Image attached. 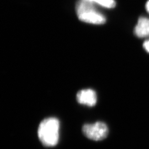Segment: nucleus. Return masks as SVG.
Listing matches in <instances>:
<instances>
[{
	"mask_svg": "<svg viewBox=\"0 0 149 149\" xmlns=\"http://www.w3.org/2000/svg\"><path fill=\"white\" fill-rule=\"evenodd\" d=\"M60 122L56 118H48L39 124L38 135L44 146L53 147L56 145L59 138Z\"/></svg>",
	"mask_w": 149,
	"mask_h": 149,
	"instance_id": "nucleus-1",
	"label": "nucleus"
},
{
	"mask_svg": "<svg viewBox=\"0 0 149 149\" xmlns=\"http://www.w3.org/2000/svg\"><path fill=\"white\" fill-rule=\"evenodd\" d=\"M77 16L80 21L95 25H101L106 17L96 9L95 4L88 0H79L76 6Z\"/></svg>",
	"mask_w": 149,
	"mask_h": 149,
	"instance_id": "nucleus-2",
	"label": "nucleus"
},
{
	"mask_svg": "<svg viewBox=\"0 0 149 149\" xmlns=\"http://www.w3.org/2000/svg\"><path fill=\"white\" fill-rule=\"evenodd\" d=\"M82 132L87 138L95 141H100L106 138L108 134V128L106 124L101 122L85 124Z\"/></svg>",
	"mask_w": 149,
	"mask_h": 149,
	"instance_id": "nucleus-3",
	"label": "nucleus"
},
{
	"mask_svg": "<svg viewBox=\"0 0 149 149\" xmlns=\"http://www.w3.org/2000/svg\"><path fill=\"white\" fill-rule=\"evenodd\" d=\"M76 100L81 104L93 107L96 105L97 97L95 91L88 88L79 91L76 95Z\"/></svg>",
	"mask_w": 149,
	"mask_h": 149,
	"instance_id": "nucleus-4",
	"label": "nucleus"
},
{
	"mask_svg": "<svg viewBox=\"0 0 149 149\" xmlns=\"http://www.w3.org/2000/svg\"><path fill=\"white\" fill-rule=\"evenodd\" d=\"M135 34L139 38L149 37V19L145 17H140L135 27Z\"/></svg>",
	"mask_w": 149,
	"mask_h": 149,
	"instance_id": "nucleus-5",
	"label": "nucleus"
},
{
	"mask_svg": "<svg viewBox=\"0 0 149 149\" xmlns=\"http://www.w3.org/2000/svg\"><path fill=\"white\" fill-rule=\"evenodd\" d=\"M91 2L97 4L107 8H113L116 6V2L114 0H88Z\"/></svg>",
	"mask_w": 149,
	"mask_h": 149,
	"instance_id": "nucleus-6",
	"label": "nucleus"
},
{
	"mask_svg": "<svg viewBox=\"0 0 149 149\" xmlns=\"http://www.w3.org/2000/svg\"><path fill=\"white\" fill-rule=\"evenodd\" d=\"M143 47L144 49L146 50V51L149 53V40H146L144 42L143 44Z\"/></svg>",
	"mask_w": 149,
	"mask_h": 149,
	"instance_id": "nucleus-7",
	"label": "nucleus"
},
{
	"mask_svg": "<svg viewBox=\"0 0 149 149\" xmlns=\"http://www.w3.org/2000/svg\"><path fill=\"white\" fill-rule=\"evenodd\" d=\"M146 11L149 13V0L147 2V3L146 4Z\"/></svg>",
	"mask_w": 149,
	"mask_h": 149,
	"instance_id": "nucleus-8",
	"label": "nucleus"
}]
</instances>
